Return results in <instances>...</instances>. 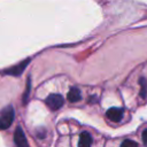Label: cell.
<instances>
[{
    "label": "cell",
    "mask_w": 147,
    "mask_h": 147,
    "mask_svg": "<svg viewBox=\"0 0 147 147\" xmlns=\"http://www.w3.org/2000/svg\"><path fill=\"white\" fill-rule=\"evenodd\" d=\"M30 78L28 79V84H26V88H25V92H24V95H23V105H25L28 102V99H29V93H30Z\"/></svg>",
    "instance_id": "9c48e42d"
},
{
    "label": "cell",
    "mask_w": 147,
    "mask_h": 147,
    "mask_svg": "<svg viewBox=\"0 0 147 147\" xmlns=\"http://www.w3.org/2000/svg\"><path fill=\"white\" fill-rule=\"evenodd\" d=\"M139 84H140V96L141 98H146V93H147V82H146V78L141 77L139 79Z\"/></svg>",
    "instance_id": "ba28073f"
},
{
    "label": "cell",
    "mask_w": 147,
    "mask_h": 147,
    "mask_svg": "<svg viewBox=\"0 0 147 147\" xmlns=\"http://www.w3.org/2000/svg\"><path fill=\"white\" fill-rule=\"evenodd\" d=\"M92 144V138L90 136L88 132H83L79 136V141H78V146L79 147H88Z\"/></svg>",
    "instance_id": "52a82bcc"
},
{
    "label": "cell",
    "mask_w": 147,
    "mask_h": 147,
    "mask_svg": "<svg viewBox=\"0 0 147 147\" xmlns=\"http://www.w3.org/2000/svg\"><path fill=\"white\" fill-rule=\"evenodd\" d=\"M14 116L15 113L11 106H7L2 110H0V130L8 129L14 121Z\"/></svg>",
    "instance_id": "6da1fadb"
},
{
    "label": "cell",
    "mask_w": 147,
    "mask_h": 147,
    "mask_svg": "<svg viewBox=\"0 0 147 147\" xmlns=\"http://www.w3.org/2000/svg\"><path fill=\"white\" fill-rule=\"evenodd\" d=\"M63 101H64V100H63L62 95H60V94H49V95L46 98V100H45L46 105H47L52 110H56V109L61 108L62 105H63Z\"/></svg>",
    "instance_id": "7a4b0ae2"
},
{
    "label": "cell",
    "mask_w": 147,
    "mask_h": 147,
    "mask_svg": "<svg viewBox=\"0 0 147 147\" xmlns=\"http://www.w3.org/2000/svg\"><path fill=\"white\" fill-rule=\"evenodd\" d=\"M121 146L122 147H127V146H131V147H137L138 146V144L136 142V141H133V140H124L122 144H121Z\"/></svg>",
    "instance_id": "30bf717a"
},
{
    "label": "cell",
    "mask_w": 147,
    "mask_h": 147,
    "mask_svg": "<svg viewBox=\"0 0 147 147\" xmlns=\"http://www.w3.org/2000/svg\"><path fill=\"white\" fill-rule=\"evenodd\" d=\"M67 99L70 101V102H77L82 99V95H80V91L77 88V87H71L67 94Z\"/></svg>",
    "instance_id": "8992f818"
},
{
    "label": "cell",
    "mask_w": 147,
    "mask_h": 147,
    "mask_svg": "<svg viewBox=\"0 0 147 147\" xmlns=\"http://www.w3.org/2000/svg\"><path fill=\"white\" fill-rule=\"evenodd\" d=\"M29 62H30V59H26V60L22 61L21 63H18V64H16V65H14V67H11V68L5 70L3 74H6V75H10V76H15V77H18V76L22 75V72L24 71V69L26 68V65H28Z\"/></svg>",
    "instance_id": "3957f363"
},
{
    "label": "cell",
    "mask_w": 147,
    "mask_h": 147,
    "mask_svg": "<svg viewBox=\"0 0 147 147\" xmlns=\"http://www.w3.org/2000/svg\"><path fill=\"white\" fill-rule=\"evenodd\" d=\"M14 142L16 146L20 147H28V140L24 136V132L21 126H17L14 132Z\"/></svg>",
    "instance_id": "277c9868"
},
{
    "label": "cell",
    "mask_w": 147,
    "mask_h": 147,
    "mask_svg": "<svg viewBox=\"0 0 147 147\" xmlns=\"http://www.w3.org/2000/svg\"><path fill=\"white\" fill-rule=\"evenodd\" d=\"M106 116H107L110 121H113V122H119V121L122 119V117H123V109H121V108H115V107L109 108V109L107 110V113H106Z\"/></svg>",
    "instance_id": "5b68a950"
},
{
    "label": "cell",
    "mask_w": 147,
    "mask_h": 147,
    "mask_svg": "<svg viewBox=\"0 0 147 147\" xmlns=\"http://www.w3.org/2000/svg\"><path fill=\"white\" fill-rule=\"evenodd\" d=\"M142 141H144V144L147 146V129L144 130V132H142Z\"/></svg>",
    "instance_id": "8fae6325"
}]
</instances>
